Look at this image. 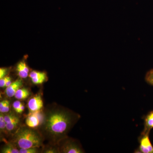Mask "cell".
Returning a JSON list of instances; mask_svg holds the SVG:
<instances>
[{
  "label": "cell",
  "instance_id": "obj_1",
  "mask_svg": "<svg viewBox=\"0 0 153 153\" xmlns=\"http://www.w3.org/2000/svg\"><path fill=\"white\" fill-rule=\"evenodd\" d=\"M80 115L71 109L53 103L44 110L38 129L48 144L57 145L68 133L78 121Z\"/></svg>",
  "mask_w": 153,
  "mask_h": 153
},
{
  "label": "cell",
  "instance_id": "obj_2",
  "mask_svg": "<svg viewBox=\"0 0 153 153\" xmlns=\"http://www.w3.org/2000/svg\"><path fill=\"white\" fill-rule=\"evenodd\" d=\"M11 141L19 149L42 148L44 146L45 140L38 128L22 125L13 134Z\"/></svg>",
  "mask_w": 153,
  "mask_h": 153
},
{
  "label": "cell",
  "instance_id": "obj_3",
  "mask_svg": "<svg viewBox=\"0 0 153 153\" xmlns=\"http://www.w3.org/2000/svg\"><path fill=\"white\" fill-rule=\"evenodd\" d=\"M59 153H84L80 142L68 136L60 140L57 144Z\"/></svg>",
  "mask_w": 153,
  "mask_h": 153
},
{
  "label": "cell",
  "instance_id": "obj_4",
  "mask_svg": "<svg viewBox=\"0 0 153 153\" xmlns=\"http://www.w3.org/2000/svg\"><path fill=\"white\" fill-rule=\"evenodd\" d=\"M4 114L7 133L13 134L22 126L21 117L13 111H9Z\"/></svg>",
  "mask_w": 153,
  "mask_h": 153
},
{
  "label": "cell",
  "instance_id": "obj_5",
  "mask_svg": "<svg viewBox=\"0 0 153 153\" xmlns=\"http://www.w3.org/2000/svg\"><path fill=\"white\" fill-rule=\"evenodd\" d=\"M149 134H141L139 137L140 146L135 153H153V146L149 138Z\"/></svg>",
  "mask_w": 153,
  "mask_h": 153
},
{
  "label": "cell",
  "instance_id": "obj_6",
  "mask_svg": "<svg viewBox=\"0 0 153 153\" xmlns=\"http://www.w3.org/2000/svg\"><path fill=\"white\" fill-rule=\"evenodd\" d=\"M27 106L30 112L32 113L41 110L44 107V102L41 95L36 94L30 98L28 102Z\"/></svg>",
  "mask_w": 153,
  "mask_h": 153
},
{
  "label": "cell",
  "instance_id": "obj_7",
  "mask_svg": "<svg viewBox=\"0 0 153 153\" xmlns=\"http://www.w3.org/2000/svg\"><path fill=\"white\" fill-rule=\"evenodd\" d=\"M29 76L32 82L36 85L43 84L47 79V73L41 71H32L29 74Z\"/></svg>",
  "mask_w": 153,
  "mask_h": 153
},
{
  "label": "cell",
  "instance_id": "obj_8",
  "mask_svg": "<svg viewBox=\"0 0 153 153\" xmlns=\"http://www.w3.org/2000/svg\"><path fill=\"white\" fill-rule=\"evenodd\" d=\"M23 84L24 82L21 78L16 79L13 82H12V84L6 88V95L9 97H13L17 91L22 88Z\"/></svg>",
  "mask_w": 153,
  "mask_h": 153
},
{
  "label": "cell",
  "instance_id": "obj_9",
  "mask_svg": "<svg viewBox=\"0 0 153 153\" xmlns=\"http://www.w3.org/2000/svg\"><path fill=\"white\" fill-rule=\"evenodd\" d=\"M144 128L141 134L150 133L153 128V110L143 117Z\"/></svg>",
  "mask_w": 153,
  "mask_h": 153
},
{
  "label": "cell",
  "instance_id": "obj_10",
  "mask_svg": "<svg viewBox=\"0 0 153 153\" xmlns=\"http://www.w3.org/2000/svg\"><path fill=\"white\" fill-rule=\"evenodd\" d=\"M16 71L20 78L25 79L29 75V68L24 61L19 62L17 65Z\"/></svg>",
  "mask_w": 153,
  "mask_h": 153
},
{
  "label": "cell",
  "instance_id": "obj_11",
  "mask_svg": "<svg viewBox=\"0 0 153 153\" xmlns=\"http://www.w3.org/2000/svg\"><path fill=\"white\" fill-rule=\"evenodd\" d=\"M41 122L38 116L36 114H31L27 117L25 120L26 125L28 127L32 128H36L40 125Z\"/></svg>",
  "mask_w": 153,
  "mask_h": 153
},
{
  "label": "cell",
  "instance_id": "obj_12",
  "mask_svg": "<svg viewBox=\"0 0 153 153\" xmlns=\"http://www.w3.org/2000/svg\"><path fill=\"white\" fill-rule=\"evenodd\" d=\"M1 153H20L19 149L11 141L6 143L1 149Z\"/></svg>",
  "mask_w": 153,
  "mask_h": 153
},
{
  "label": "cell",
  "instance_id": "obj_13",
  "mask_svg": "<svg viewBox=\"0 0 153 153\" xmlns=\"http://www.w3.org/2000/svg\"><path fill=\"white\" fill-rule=\"evenodd\" d=\"M30 94V92L29 89L25 88H22L17 91L14 97L19 100H24L28 98Z\"/></svg>",
  "mask_w": 153,
  "mask_h": 153
},
{
  "label": "cell",
  "instance_id": "obj_14",
  "mask_svg": "<svg viewBox=\"0 0 153 153\" xmlns=\"http://www.w3.org/2000/svg\"><path fill=\"white\" fill-rule=\"evenodd\" d=\"M41 153H59L57 145L47 144L44 145L41 148Z\"/></svg>",
  "mask_w": 153,
  "mask_h": 153
},
{
  "label": "cell",
  "instance_id": "obj_15",
  "mask_svg": "<svg viewBox=\"0 0 153 153\" xmlns=\"http://www.w3.org/2000/svg\"><path fill=\"white\" fill-rule=\"evenodd\" d=\"M19 151L20 153H41V148L34 147L20 149Z\"/></svg>",
  "mask_w": 153,
  "mask_h": 153
},
{
  "label": "cell",
  "instance_id": "obj_16",
  "mask_svg": "<svg viewBox=\"0 0 153 153\" xmlns=\"http://www.w3.org/2000/svg\"><path fill=\"white\" fill-rule=\"evenodd\" d=\"M0 130L1 132L7 133L6 123L4 120V114L1 112L0 113Z\"/></svg>",
  "mask_w": 153,
  "mask_h": 153
},
{
  "label": "cell",
  "instance_id": "obj_17",
  "mask_svg": "<svg viewBox=\"0 0 153 153\" xmlns=\"http://www.w3.org/2000/svg\"><path fill=\"white\" fill-rule=\"evenodd\" d=\"M145 80L148 84L153 86V69L147 72L145 76Z\"/></svg>",
  "mask_w": 153,
  "mask_h": 153
},
{
  "label": "cell",
  "instance_id": "obj_18",
  "mask_svg": "<svg viewBox=\"0 0 153 153\" xmlns=\"http://www.w3.org/2000/svg\"><path fill=\"white\" fill-rule=\"evenodd\" d=\"M10 102L8 100H6L5 104L4 107L0 109V112L3 113H6L10 111Z\"/></svg>",
  "mask_w": 153,
  "mask_h": 153
},
{
  "label": "cell",
  "instance_id": "obj_19",
  "mask_svg": "<svg viewBox=\"0 0 153 153\" xmlns=\"http://www.w3.org/2000/svg\"><path fill=\"white\" fill-rule=\"evenodd\" d=\"M23 103L19 100L14 102L13 104V107L15 111L17 110Z\"/></svg>",
  "mask_w": 153,
  "mask_h": 153
},
{
  "label": "cell",
  "instance_id": "obj_20",
  "mask_svg": "<svg viewBox=\"0 0 153 153\" xmlns=\"http://www.w3.org/2000/svg\"><path fill=\"white\" fill-rule=\"evenodd\" d=\"M8 69L7 68H0V79L5 77L7 73Z\"/></svg>",
  "mask_w": 153,
  "mask_h": 153
},
{
  "label": "cell",
  "instance_id": "obj_21",
  "mask_svg": "<svg viewBox=\"0 0 153 153\" xmlns=\"http://www.w3.org/2000/svg\"><path fill=\"white\" fill-rule=\"evenodd\" d=\"M8 79V76H5L2 79H0V87L4 88L6 87V83Z\"/></svg>",
  "mask_w": 153,
  "mask_h": 153
},
{
  "label": "cell",
  "instance_id": "obj_22",
  "mask_svg": "<svg viewBox=\"0 0 153 153\" xmlns=\"http://www.w3.org/2000/svg\"><path fill=\"white\" fill-rule=\"evenodd\" d=\"M25 105H24V104H23L22 105H21V107H20V108L17 110L15 112H16L17 113V114H21L22 113V112H23V111H24V110H25Z\"/></svg>",
  "mask_w": 153,
  "mask_h": 153
},
{
  "label": "cell",
  "instance_id": "obj_23",
  "mask_svg": "<svg viewBox=\"0 0 153 153\" xmlns=\"http://www.w3.org/2000/svg\"><path fill=\"white\" fill-rule=\"evenodd\" d=\"M12 82L11 81V78L10 76H8L7 80V82L6 83V87H7L10 86V85L12 84Z\"/></svg>",
  "mask_w": 153,
  "mask_h": 153
}]
</instances>
